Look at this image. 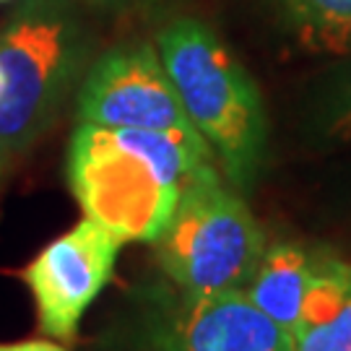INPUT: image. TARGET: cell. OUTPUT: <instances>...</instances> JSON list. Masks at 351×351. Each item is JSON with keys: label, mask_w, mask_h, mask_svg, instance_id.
<instances>
[{"label": "cell", "mask_w": 351, "mask_h": 351, "mask_svg": "<svg viewBox=\"0 0 351 351\" xmlns=\"http://www.w3.org/2000/svg\"><path fill=\"white\" fill-rule=\"evenodd\" d=\"M84 37L63 0H24L0 29V182L55 123L84 65Z\"/></svg>", "instance_id": "cell-3"}, {"label": "cell", "mask_w": 351, "mask_h": 351, "mask_svg": "<svg viewBox=\"0 0 351 351\" xmlns=\"http://www.w3.org/2000/svg\"><path fill=\"white\" fill-rule=\"evenodd\" d=\"M323 130H326L328 138L351 143V71L336 86L333 97L328 99Z\"/></svg>", "instance_id": "cell-11"}, {"label": "cell", "mask_w": 351, "mask_h": 351, "mask_svg": "<svg viewBox=\"0 0 351 351\" xmlns=\"http://www.w3.org/2000/svg\"><path fill=\"white\" fill-rule=\"evenodd\" d=\"M291 351H351V291L328 320L297 330Z\"/></svg>", "instance_id": "cell-10"}, {"label": "cell", "mask_w": 351, "mask_h": 351, "mask_svg": "<svg viewBox=\"0 0 351 351\" xmlns=\"http://www.w3.org/2000/svg\"><path fill=\"white\" fill-rule=\"evenodd\" d=\"M156 50L226 182L247 193L268 151V114L258 84L201 19H172L159 32Z\"/></svg>", "instance_id": "cell-2"}, {"label": "cell", "mask_w": 351, "mask_h": 351, "mask_svg": "<svg viewBox=\"0 0 351 351\" xmlns=\"http://www.w3.org/2000/svg\"><path fill=\"white\" fill-rule=\"evenodd\" d=\"M0 86H3V75H0Z\"/></svg>", "instance_id": "cell-14"}, {"label": "cell", "mask_w": 351, "mask_h": 351, "mask_svg": "<svg viewBox=\"0 0 351 351\" xmlns=\"http://www.w3.org/2000/svg\"><path fill=\"white\" fill-rule=\"evenodd\" d=\"M123 247V239L84 216L26 263L21 278L47 339H75L86 310L110 284Z\"/></svg>", "instance_id": "cell-7"}, {"label": "cell", "mask_w": 351, "mask_h": 351, "mask_svg": "<svg viewBox=\"0 0 351 351\" xmlns=\"http://www.w3.org/2000/svg\"><path fill=\"white\" fill-rule=\"evenodd\" d=\"M78 123L203 141L154 45H123L94 60L75 97Z\"/></svg>", "instance_id": "cell-6"}, {"label": "cell", "mask_w": 351, "mask_h": 351, "mask_svg": "<svg viewBox=\"0 0 351 351\" xmlns=\"http://www.w3.org/2000/svg\"><path fill=\"white\" fill-rule=\"evenodd\" d=\"M216 164L206 141L78 123L68 141L65 175L86 219L123 242H156L182 188Z\"/></svg>", "instance_id": "cell-1"}, {"label": "cell", "mask_w": 351, "mask_h": 351, "mask_svg": "<svg viewBox=\"0 0 351 351\" xmlns=\"http://www.w3.org/2000/svg\"><path fill=\"white\" fill-rule=\"evenodd\" d=\"M156 245L164 278L188 294L245 289L265 252L263 226L219 164L201 167Z\"/></svg>", "instance_id": "cell-4"}, {"label": "cell", "mask_w": 351, "mask_h": 351, "mask_svg": "<svg viewBox=\"0 0 351 351\" xmlns=\"http://www.w3.org/2000/svg\"><path fill=\"white\" fill-rule=\"evenodd\" d=\"M313 265L315 255L300 242L281 239L265 245L263 258L242 291L276 326L294 333V328L300 326L302 302L310 287Z\"/></svg>", "instance_id": "cell-8"}, {"label": "cell", "mask_w": 351, "mask_h": 351, "mask_svg": "<svg viewBox=\"0 0 351 351\" xmlns=\"http://www.w3.org/2000/svg\"><path fill=\"white\" fill-rule=\"evenodd\" d=\"M128 351H291V333L245 291L188 294L156 287L133 313Z\"/></svg>", "instance_id": "cell-5"}, {"label": "cell", "mask_w": 351, "mask_h": 351, "mask_svg": "<svg viewBox=\"0 0 351 351\" xmlns=\"http://www.w3.org/2000/svg\"><path fill=\"white\" fill-rule=\"evenodd\" d=\"M5 3H13V0H0V5H5Z\"/></svg>", "instance_id": "cell-13"}, {"label": "cell", "mask_w": 351, "mask_h": 351, "mask_svg": "<svg viewBox=\"0 0 351 351\" xmlns=\"http://www.w3.org/2000/svg\"><path fill=\"white\" fill-rule=\"evenodd\" d=\"M281 21L310 52L351 55V0H274Z\"/></svg>", "instance_id": "cell-9"}, {"label": "cell", "mask_w": 351, "mask_h": 351, "mask_svg": "<svg viewBox=\"0 0 351 351\" xmlns=\"http://www.w3.org/2000/svg\"><path fill=\"white\" fill-rule=\"evenodd\" d=\"M0 351H68L55 339H26L13 343H0Z\"/></svg>", "instance_id": "cell-12"}]
</instances>
